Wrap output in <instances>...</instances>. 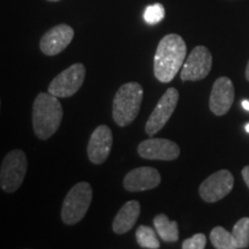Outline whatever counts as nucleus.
Wrapping results in <instances>:
<instances>
[{
  "label": "nucleus",
  "mask_w": 249,
  "mask_h": 249,
  "mask_svg": "<svg viewBox=\"0 0 249 249\" xmlns=\"http://www.w3.org/2000/svg\"><path fill=\"white\" fill-rule=\"evenodd\" d=\"M187 45L180 35L169 34L160 39L154 59V73L156 79L169 83L178 74L186 60Z\"/></svg>",
  "instance_id": "obj_1"
},
{
  "label": "nucleus",
  "mask_w": 249,
  "mask_h": 249,
  "mask_svg": "<svg viewBox=\"0 0 249 249\" xmlns=\"http://www.w3.org/2000/svg\"><path fill=\"white\" fill-rule=\"evenodd\" d=\"M64 111L58 97L52 93L40 92L33 107V127L36 136L48 140L53 136L60 127Z\"/></svg>",
  "instance_id": "obj_2"
},
{
  "label": "nucleus",
  "mask_w": 249,
  "mask_h": 249,
  "mask_svg": "<svg viewBox=\"0 0 249 249\" xmlns=\"http://www.w3.org/2000/svg\"><path fill=\"white\" fill-rule=\"evenodd\" d=\"M143 101V88L138 82L124 83L113 98L112 117L118 126L126 127L138 117Z\"/></svg>",
  "instance_id": "obj_3"
},
{
  "label": "nucleus",
  "mask_w": 249,
  "mask_h": 249,
  "mask_svg": "<svg viewBox=\"0 0 249 249\" xmlns=\"http://www.w3.org/2000/svg\"><path fill=\"white\" fill-rule=\"evenodd\" d=\"M92 200V188L90 183H76L65 197L61 208V219L66 225H75L88 213Z\"/></svg>",
  "instance_id": "obj_4"
},
{
  "label": "nucleus",
  "mask_w": 249,
  "mask_h": 249,
  "mask_svg": "<svg viewBox=\"0 0 249 249\" xmlns=\"http://www.w3.org/2000/svg\"><path fill=\"white\" fill-rule=\"evenodd\" d=\"M28 161L26 154L14 149L5 156L0 167V186L6 193H15L22 185L27 173Z\"/></svg>",
  "instance_id": "obj_5"
},
{
  "label": "nucleus",
  "mask_w": 249,
  "mask_h": 249,
  "mask_svg": "<svg viewBox=\"0 0 249 249\" xmlns=\"http://www.w3.org/2000/svg\"><path fill=\"white\" fill-rule=\"evenodd\" d=\"M86 79L85 65L76 62L58 74L49 86V92L55 97L67 98L79 91Z\"/></svg>",
  "instance_id": "obj_6"
},
{
  "label": "nucleus",
  "mask_w": 249,
  "mask_h": 249,
  "mask_svg": "<svg viewBox=\"0 0 249 249\" xmlns=\"http://www.w3.org/2000/svg\"><path fill=\"white\" fill-rule=\"evenodd\" d=\"M179 102V91L176 88H169L161 96L157 105L152 111L149 119L145 124V133L147 135L152 136L157 134L170 120L171 116L176 110Z\"/></svg>",
  "instance_id": "obj_7"
},
{
  "label": "nucleus",
  "mask_w": 249,
  "mask_h": 249,
  "mask_svg": "<svg viewBox=\"0 0 249 249\" xmlns=\"http://www.w3.org/2000/svg\"><path fill=\"white\" fill-rule=\"evenodd\" d=\"M234 186V177L227 170H220L208 177L198 188L201 198L208 203L223 200L232 192Z\"/></svg>",
  "instance_id": "obj_8"
},
{
  "label": "nucleus",
  "mask_w": 249,
  "mask_h": 249,
  "mask_svg": "<svg viewBox=\"0 0 249 249\" xmlns=\"http://www.w3.org/2000/svg\"><path fill=\"white\" fill-rule=\"evenodd\" d=\"M213 66V55L209 49L198 45L192 50L183 62L180 77L182 81H201L208 76Z\"/></svg>",
  "instance_id": "obj_9"
},
{
  "label": "nucleus",
  "mask_w": 249,
  "mask_h": 249,
  "mask_svg": "<svg viewBox=\"0 0 249 249\" xmlns=\"http://www.w3.org/2000/svg\"><path fill=\"white\" fill-rule=\"evenodd\" d=\"M140 157L151 160H174L180 156V148L167 139H148L138 147Z\"/></svg>",
  "instance_id": "obj_10"
},
{
  "label": "nucleus",
  "mask_w": 249,
  "mask_h": 249,
  "mask_svg": "<svg viewBox=\"0 0 249 249\" xmlns=\"http://www.w3.org/2000/svg\"><path fill=\"white\" fill-rule=\"evenodd\" d=\"M235 92L233 82L229 77L222 76L214 81L210 93L209 107L214 116H225L234 102Z\"/></svg>",
  "instance_id": "obj_11"
},
{
  "label": "nucleus",
  "mask_w": 249,
  "mask_h": 249,
  "mask_svg": "<svg viewBox=\"0 0 249 249\" xmlns=\"http://www.w3.org/2000/svg\"><path fill=\"white\" fill-rule=\"evenodd\" d=\"M74 38V29L68 24H58L46 31L39 42L40 51L45 55L59 54Z\"/></svg>",
  "instance_id": "obj_12"
},
{
  "label": "nucleus",
  "mask_w": 249,
  "mask_h": 249,
  "mask_svg": "<svg viewBox=\"0 0 249 249\" xmlns=\"http://www.w3.org/2000/svg\"><path fill=\"white\" fill-rule=\"evenodd\" d=\"M112 143H113V135L112 130L107 124H101L93 130L90 136L88 148V158L92 164H103L110 156Z\"/></svg>",
  "instance_id": "obj_13"
},
{
  "label": "nucleus",
  "mask_w": 249,
  "mask_h": 249,
  "mask_svg": "<svg viewBox=\"0 0 249 249\" xmlns=\"http://www.w3.org/2000/svg\"><path fill=\"white\" fill-rule=\"evenodd\" d=\"M160 181V174L157 170L150 166H142L126 174L124 187L128 192H143L156 188Z\"/></svg>",
  "instance_id": "obj_14"
},
{
  "label": "nucleus",
  "mask_w": 249,
  "mask_h": 249,
  "mask_svg": "<svg viewBox=\"0 0 249 249\" xmlns=\"http://www.w3.org/2000/svg\"><path fill=\"white\" fill-rule=\"evenodd\" d=\"M140 213H141V205L138 201H128L124 203L112 223L113 232L116 234H124L129 232L135 225Z\"/></svg>",
  "instance_id": "obj_15"
},
{
  "label": "nucleus",
  "mask_w": 249,
  "mask_h": 249,
  "mask_svg": "<svg viewBox=\"0 0 249 249\" xmlns=\"http://www.w3.org/2000/svg\"><path fill=\"white\" fill-rule=\"evenodd\" d=\"M156 232L164 242H177L179 240V227L176 220H170L166 214L160 213L154 218Z\"/></svg>",
  "instance_id": "obj_16"
},
{
  "label": "nucleus",
  "mask_w": 249,
  "mask_h": 249,
  "mask_svg": "<svg viewBox=\"0 0 249 249\" xmlns=\"http://www.w3.org/2000/svg\"><path fill=\"white\" fill-rule=\"evenodd\" d=\"M210 241L217 249H236L232 233L222 226H216L210 233Z\"/></svg>",
  "instance_id": "obj_17"
},
{
  "label": "nucleus",
  "mask_w": 249,
  "mask_h": 249,
  "mask_svg": "<svg viewBox=\"0 0 249 249\" xmlns=\"http://www.w3.org/2000/svg\"><path fill=\"white\" fill-rule=\"evenodd\" d=\"M233 240L236 249L249 247V218L244 217L235 223L232 231Z\"/></svg>",
  "instance_id": "obj_18"
},
{
  "label": "nucleus",
  "mask_w": 249,
  "mask_h": 249,
  "mask_svg": "<svg viewBox=\"0 0 249 249\" xmlns=\"http://www.w3.org/2000/svg\"><path fill=\"white\" fill-rule=\"evenodd\" d=\"M135 236L140 247L148 249H158L160 247V240H158L156 232L152 230V227L145 225L139 226L138 230H136Z\"/></svg>",
  "instance_id": "obj_19"
},
{
  "label": "nucleus",
  "mask_w": 249,
  "mask_h": 249,
  "mask_svg": "<svg viewBox=\"0 0 249 249\" xmlns=\"http://www.w3.org/2000/svg\"><path fill=\"white\" fill-rule=\"evenodd\" d=\"M165 17V8L161 4H154L145 8L143 18L148 24H157Z\"/></svg>",
  "instance_id": "obj_20"
},
{
  "label": "nucleus",
  "mask_w": 249,
  "mask_h": 249,
  "mask_svg": "<svg viewBox=\"0 0 249 249\" xmlns=\"http://www.w3.org/2000/svg\"><path fill=\"white\" fill-rule=\"evenodd\" d=\"M207 245V236L203 233H197L194 234L192 238L186 239L182 242V249H203Z\"/></svg>",
  "instance_id": "obj_21"
},
{
  "label": "nucleus",
  "mask_w": 249,
  "mask_h": 249,
  "mask_svg": "<svg viewBox=\"0 0 249 249\" xmlns=\"http://www.w3.org/2000/svg\"><path fill=\"white\" fill-rule=\"evenodd\" d=\"M241 173H242V178H244L246 185H247V187L249 188V166H245L244 169H242Z\"/></svg>",
  "instance_id": "obj_22"
},
{
  "label": "nucleus",
  "mask_w": 249,
  "mask_h": 249,
  "mask_svg": "<svg viewBox=\"0 0 249 249\" xmlns=\"http://www.w3.org/2000/svg\"><path fill=\"white\" fill-rule=\"evenodd\" d=\"M241 104L246 111H249V101H242Z\"/></svg>",
  "instance_id": "obj_23"
},
{
  "label": "nucleus",
  "mask_w": 249,
  "mask_h": 249,
  "mask_svg": "<svg viewBox=\"0 0 249 249\" xmlns=\"http://www.w3.org/2000/svg\"><path fill=\"white\" fill-rule=\"evenodd\" d=\"M245 75H246V79H247V80L249 81V61H248V64H247V67H246V73H245Z\"/></svg>",
  "instance_id": "obj_24"
},
{
  "label": "nucleus",
  "mask_w": 249,
  "mask_h": 249,
  "mask_svg": "<svg viewBox=\"0 0 249 249\" xmlns=\"http://www.w3.org/2000/svg\"><path fill=\"white\" fill-rule=\"evenodd\" d=\"M245 129H246V132H247V133H249V124H246Z\"/></svg>",
  "instance_id": "obj_25"
},
{
  "label": "nucleus",
  "mask_w": 249,
  "mask_h": 249,
  "mask_svg": "<svg viewBox=\"0 0 249 249\" xmlns=\"http://www.w3.org/2000/svg\"><path fill=\"white\" fill-rule=\"evenodd\" d=\"M48 1H51V2H57V1H60V0H48Z\"/></svg>",
  "instance_id": "obj_26"
}]
</instances>
